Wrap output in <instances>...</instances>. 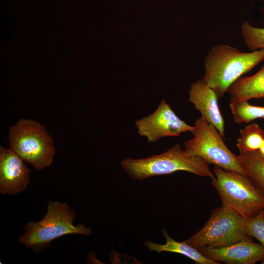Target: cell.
Instances as JSON below:
<instances>
[{
	"label": "cell",
	"instance_id": "cell-1",
	"mask_svg": "<svg viewBox=\"0 0 264 264\" xmlns=\"http://www.w3.org/2000/svg\"><path fill=\"white\" fill-rule=\"evenodd\" d=\"M263 60L264 49L243 52L227 44L214 45L205 58L201 79L221 98L236 80Z\"/></svg>",
	"mask_w": 264,
	"mask_h": 264
},
{
	"label": "cell",
	"instance_id": "cell-2",
	"mask_svg": "<svg viewBox=\"0 0 264 264\" xmlns=\"http://www.w3.org/2000/svg\"><path fill=\"white\" fill-rule=\"evenodd\" d=\"M76 218L74 210L66 202L49 200L46 213L39 221L25 224L18 242L39 253L46 248L58 238L69 234L90 236L91 229L84 224H73Z\"/></svg>",
	"mask_w": 264,
	"mask_h": 264
},
{
	"label": "cell",
	"instance_id": "cell-3",
	"mask_svg": "<svg viewBox=\"0 0 264 264\" xmlns=\"http://www.w3.org/2000/svg\"><path fill=\"white\" fill-rule=\"evenodd\" d=\"M123 169L134 180L141 181L154 176L186 171L201 177L215 178L209 164L200 157L194 155L179 144L167 151L147 158L133 159L127 157L121 161Z\"/></svg>",
	"mask_w": 264,
	"mask_h": 264
},
{
	"label": "cell",
	"instance_id": "cell-4",
	"mask_svg": "<svg viewBox=\"0 0 264 264\" xmlns=\"http://www.w3.org/2000/svg\"><path fill=\"white\" fill-rule=\"evenodd\" d=\"M8 140L10 148L35 170H42L53 163V140L39 122L21 118L9 128Z\"/></svg>",
	"mask_w": 264,
	"mask_h": 264
},
{
	"label": "cell",
	"instance_id": "cell-5",
	"mask_svg": "<svg viewBox=\"0 0 264 264\" xmlns=\"http://www.w3.org/2000/svg\"><path fill=\"white\" fill-rule=\"evenodd\" d=\"M211 183L217 190L222 205L231 208L244 219L264 210V196L249 178L238 172L217 166Z\"/></svg>",
	"mask_w": 264,
	"mask_h": 264
},
{
	"label": "cell",
	"instance_id": "cell-6",
	"mask_svg": "<svg viewBox=\"0 0 264 264\" xmlns=\"http://www.w3.org/2000/svg\"><path fill=\"white\" fill-rule=\"evenodd\" d=\"M244 220L233 210L221 205L212 211L206 224L185 242L199 250L223 247L251 238L246 231Z\"/></svg>",
	"mask_w": 264,
	"mask_h": 264
},
{
	"label": "cell",
	"instance_id": "cell-7",
	"mask_svg": "<svg viewBox=\"0 0 264 264\" xmlns=\"http://www.w3.org/2000/svg\"><path fill=\"white\" fill-rule=\"evenodd\" d=\"M193 138L184 143V149L200 157L209 164L246 176L239 160L225 145L217 129L201 116L194 123Z\"/></svg>",
	"mask_w": 264,
	"mask_h": 264
},
{
	"label": "cell",
	"instance_id": "cell-8",
	"mask_svg": "<svg viewBox=\"0 0 264 264\" xmlns=\"http://www.w3.org/2000/svg\"><path fill=\"white\" fill-rule=\"evenodd\" d=\"M138 133L149 142H155L168 136H179L181 133L195 129L180 119L165 99L152 114L135 121Z\"/></svg>",
	"mask_w": 264,
	"mask_h": 264
},
{
	"label": "cell",
	"instance_id": "cell-9",
	"mask_svg": "<svg viewBox=\"0 0 264 264\" xmlns=\"http://www.w3.org/2000/svg\"><path fill=\"white\" fill-rule=\"evenodd\" d=\"M11 149L0 146V193L16 195L30 184V169Z\"/></svg>",
	"mask_w": 264,
	"mask_h": 264
},
{
	"label": "cell",
	"instance_id": "cell-10",
	"mask_svg": "<svg viewBox=\"0 0 264 264\" xmlns=\"http://www.w3.org/2000/svg\"><path fill=\"white\" fill-rule=\"evenodd\" d=\"M206 257L227 264H255L264 262V247L251 238L220 247H204L198 250Z\"/></svg>",
	"mask_w": 264,
	"mask_h": 264
},
{
	"label": "cell",
	"instance_id": "cell-11",
	"mask_svg": "<svg viewBox=\"0 0 264 264\" xmlns=\"http://www.w3.org/2000/svg\"><path fill=\"white\" fill-rule=\"evenodd\" d=\"M189 95V101L200 112L201 117L224 138V121L220 110L219 97L214 90L200 79L191 85Z\"/></svg>",
	"mask_w": 264,
	"mask_h": 264
},
{
	"label": "cell",
	"instance_id": "cell-12",
	"mask_svg": "<svg viewBox=\"0 0 264 264\" xmlns=\"http://www.w3.org/2000/svg\"><path fill=\"white\" fill-rule=\"evenodd\" d=\"M226 93L232 103L264 97V65L254 75L238 78Z\"/></svg>",
	"mask_w": 264,
	"mask_h": 264
},
{
	"label": "cell",
	"instance_id": "cell-13",
	"mask_svg": "<svg viewBox=\"0 0 264 264\" xmlns=\"http://www.w3.org/2000/svg\"><path fill=\"white\" fill-rule=\"evenodd\" d=\"M162 233L166 240L165 243L161 244L147 241L145 242L144 246L149 250L155 251L158 253L162 252H170L183 255L197 264H220L206 257L198 249L189 245L185 241L179 242L175 241L170 236L165 229L162 230Z\"/></svg>",
	"mask_w": 264,
	"mask_h": 264
},
{
	"label": "cell",
	"instance_id": "cell-14",
	"mask_svg": "<svg viewBox=\"0 0 264 264\" xmlns=\"http://www.w3.org/2000/svg\"><path fill=\"white\" fill-rule=\"evenodd\" d=\"M238 156L246 176L264 196V158L258 151L240 153Z\"/></svg>",
	"mask_w": 264,
	"mask_h": 264
},
{
	"label": "cell",
	"instance_id": "cell-15",
	"mask_svg": "<svg viewBox=\"0 0 264 264\" xmlns=\"http://www.w3.org/2000/svg\"><path fill=\"white\" fill-rule=\"evenodd\" d=\"M237 147L240 153L257 151L264 140V130L257 124L252 123L240 131Z\"/></svg>",
	"mask_w": 264,
	"mask_h": 264
},
{
	"label": "cell",
	"instance_id": "cell-16",
	"mask_svg": "<svg viewBox=\"0 0 264 264\" xmlns=\"http://www.w3.org/2000/svg\"><path fill=\"white\" fill-rule=\"evenodd\" d=\"M234 122L249 123L257 118H264V107L255 106L247 101L230 103Z\"/></svg>",
	"mask_w": 264,
	"mask_h": 264
},
{
	"label": "cell",
	"instance_id": "cell-17",
	"mask_svg": "<svg viewBox=\"0 0 264 264\" xmlns=\"http://www.w3.org/2000/svg\"><path fill=\"white\" fill-rule=\"evenodd\" d=\"M241 31L245 44L250 50L264 49V28L253 26L244 21L241 26Z\"/></svg>",
	"mask_w": 264,
	"mask_h": 264
},
{
	"label": "cell",
	"instance_id": "cell-18",
	"mask_svg": "<svg viewBox=\"0 0 264 264\" xmlns=\"http://www.w3.org/2000/svg\"><path fill=\"white\" fill-rule=\"evenodd\" d=\"M244 224L247 234L258 240L264 247V210L252 217L245 219ZM262 264H264V262Z\"/></svg>",
	"mask_w": 264,
	"mask_h": 264
},
{
	"label": "cell",
	"instance_id": "cell-19",
	"mask_svg": "<svg viewBox=\"0 0 264 264\" xmlns=\"http://www.w3.org/2000/svg\"><path fill=\"white\" fill-rule=\"evenodd\" d=\"M259 154L264 158V140L261 147L257 151Z\"/></svg>",
	"mask_w": 264,
	"mask_h": 264
},
{
	"label": "cell",
	"instance_id": "cell-20",
	"mask_svg": "<svg viewBox=\"0 0 264 264\" xmlns=\"http://www.w3.org/2000/svg\"></svg>",
	"mask_w": 264,
	"mask_h": 264
},
{
	"label": "cell",
	"instance_id": "cell-21",
	"mask_svg": "<svg viewBox=\"0 0 264 264\" xmlns=\"http://www.w3.org/2000/svg\"></svg>",
	"mask_w": 264,
	"mask_h": 264
}]
</instances>
